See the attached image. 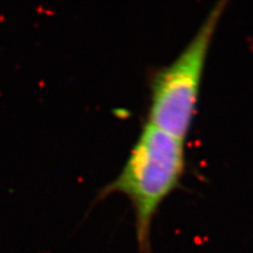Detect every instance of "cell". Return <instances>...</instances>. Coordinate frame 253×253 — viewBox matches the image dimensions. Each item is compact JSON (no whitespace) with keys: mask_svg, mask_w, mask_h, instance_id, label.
<instances>
[{"mask_svg":"<svg viewBox=\"0 0 253 253\" xmlns=\"http://www.w3.org/2000/svg\"><path fill=\"white\" fill-rule=\"evenodd\" d=\"M185 168V141L147 122L121 173L99 192L98 200L114 193L130 200L135 214L139 253H152L154 216L178 187Z\"/></svg>","mask_w":253,"mask_h":253,"instance_id":"6da1fadb","label":"cell"},{"mask_svg":"<svg viewBox=\"0 0 253 253\" xmlns=\"http://www.w3.org/2000/svg\"><path fill=\"white\" fill-rule=\"evenodd\" d=\"M227 2H217L195 35L168 66L150 81L148 123L178 139L187 138L196 113L206 60Z\"/></svg>","mask_w":253,"mask_h":253,"instance_id":"7a4b0ae2","label":"cell"}]
</instances>
